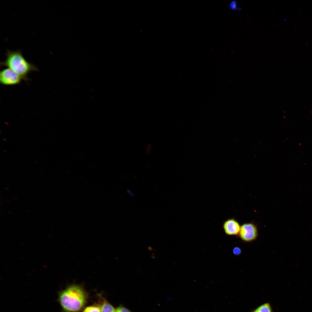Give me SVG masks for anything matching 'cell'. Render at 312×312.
Here are the masks:
<instances>
[{"mask_svg":"<svg viewBox=\"0 0 312 312\" xmlns=\"http://www.w3.org/2000/svg\"><path fill=\"white\" fill-rule=\"evenodd\" d=\"M87 294L81 287L71 285L60 292L58 301L66 312H75L81 309L86 303Z\"/></svg>","mask_w":312,"mask_h":312,"instance_id":"obj_1","label":"cell"},{"mask_svg":"<svg viewBox=\"0 0 312 312\" xmlns=\"http://www.w3.org/2000/svg\"><path fill=\"white\" fill-rule=\"evenodd\" d=\"M5 60L0 63L2 66L8 67L17 74L28 80V75L32 71H37L38 69L34 64L27 62L20 51L8 50Z\"/></svg>","mask_w":312,"mask_h":312,"instance_id":"obj_2","label":"cell"},{"mask_svg":"<svg viewBox=\"0 0 312 312\" xmlns=\"http://www.w3.org/2000/svg\"><path fill=\"white\" fill-rule=\"evenodd\" d=\"M258 235V229L254 222L244 223L241 226L238 236L243 241L250 242L255 240Z\"/></svg>","mask_w":312,"mask_h":312,"instance_id":"obj_3","label":"cell"},{"mask_svg":"<svg viewBox=\"0 0 312 312\" xmlns=\"http://www.w3.org/2000/svg\"><path fill=\"white\" fill-rule=\"evenodd\" d=\"M25 79L9 68L1 70L0 72V82L5 86H12L20 83Z\"/></svg>","mask_w":312,"mask_h":312,"instance_id":"obj_4","label":"cell"},{"mask_svg":"<svg viewBox=\"0 0 312 312\" xmlns=\"http://www.w3.org/2000/svg\"><path fill=\"white\" fill-rule=\"evenodd\" d=\"M241 226L239 222L234 217L226 219L222 224L225 233L229 236H238Z\"/></svg>","mask_w":312,"mask_h":312,"instance_id":"obj_5","label":"cell"},{"mask_svg":"<svg viewBox=\"0 0 312 312\" xmlns=\"http://www.w3.org/2000/svg\"><path fill=\"white\" fill-rule=\"evenodd\" d=\"M100 307L101 312H116L115 309L107 301L103 299Z\"/></svg>","mask_w":312,"mask_h":312,"instance_id":"obj_6","label":"cell"},{"mask_svg":"<svg viewBox=\"0 0 312 312\" xmlns=\"http://www.w3.org/2000/svg\"><path fill=\"white\" fill-rule=\"evenodd\" d=\"M252 312H272V310L270 304L265 303L259 306Z\"/></svg>","mask_w":312,"mask_h":312,"instance_id":"obj_7","label":"cell"},{"mask_svg":"<svg viewBox=\"0 0 312 312\" xmlns=\"http://www.w3.org/2000/svg\"><path fill=\"white\" fill-rule=\"evenodd\" d=\"M83 312H101L100 306L92 305L86 307Z\"/></svg>","mask_w":312,"mask_h":312,"instance_id":"obj_8","label":"cell"},{"mask_svg":"<svg viewBox=\"0 0 312 312\" xmlns=\"http://www.w3.org/2000/svg\"><path fill=\"white\" fill-rule=\"evenodd\" d=\"M229 8L232 10H240V8L238 7L237 5V3L235 1H231L229 4Z\"/></svg>","mask_w":312,"mask_h":312,"instance_id":"obj_9","label":"cell"},{"mask_svg":"<svg viewBox=\"0 0 312 312\" xmlns=\"http://www.w3.org/2000/svg\"><path fill=\"white\" fill-rule=\"evenodd\" d=\"M116 312H132L122 305H120L116 309Z\"/></svg>","mask_w":312,"mask_h":312,"instance_id":"obj_10","label":"cell"},{"mask_svg":"<svg viewBox=\"0 0 312 312\" xmlns=\"http://www.w3.org/2000/svg\"><path fill=\"white\" fill-rule=\"evenodd\" d=\"M233 252L235 255H238L240 254L241 250L239 248L235 247L233 249Z\"/></svg>","mask_w":312,"mask_h":312,"instance_id":"obj_11","label":"cell"},{"mask_svg":"<svg viewBox=\"0 0 312 312\" xmlns=\"http://www.w3.org/2000/svg\"><path fill=\"white\" fill-rule=\"evenodd\" d=\"M13 198V199H14V200H16V198H16V197H15H15H13V198Z\"/></svg>","mask_w":312,"mask_h":312,"instance_id":"obj_12","label":"cell"},{"mask_svg":"<svg viewBox=\"0 0 312 312\" xmlns=\"http://www.w3.org/2000/svg\"><path fill=\"white\" fill-rule=\"evenodd\" d=\"M5 189L8 190H9V189L7 188H5Z\"/></svg>","mask_w":312,"mask_h":312,"instance_id":"obj_13","label":"cell"}]
</instances>
